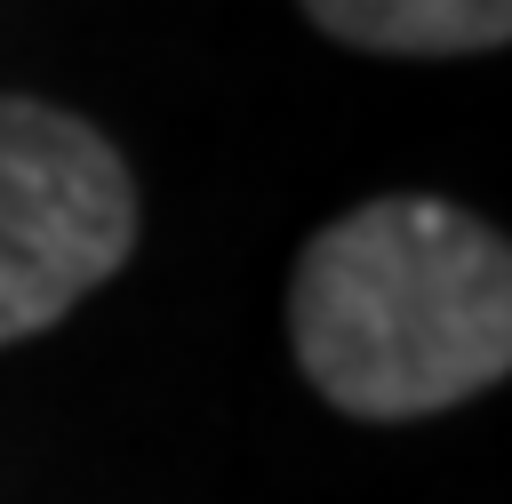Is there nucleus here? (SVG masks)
I'll list each match as a JSON object with an SVG mask.
<instances>
[{"instance_id": "f257e3e1", "label": "nucleus", "mask_w": 512, "mask_h": 504, "mask_svg": "<svg viewBox=\"0 0 512 504\" xmlns=\"http://www.w3.org/2000/svg\"><path fill=\"white\" fill-rule=\"evenodd\" d=\"M288 352L360 424L440 416L512 368V248L456 200L392 192L320 224L288 272Z\"/></svg>"}, {"instance_id": "f03ea898", "label": "nucleus", "mask_w": 512, "mask_h": 504, "mask_svg": "<svg viewBox=\"0 0 512 504\" xmlns=\"http://www.w3.org/2000/svg\"><path fill=\"white\" fill-rule=\"evenodd\" d=\"M136 248V176L112 136L40 96H0V344L56 328Z\"/></svg>"}, {"instance_id": "7ed1b4c3", "label": "nucleus", "mask_w": 512, "mask_h": 504, "mask_svg": "<svg viewBox=\"0 0 512 504\" xmlns=\"http://www.w3.org/2000/svg\"><path fill=\"white\" fill-rule=\"evenodd\" d=\"M304 16L368 56H488L512 40V0H304Z\"/></svg>"}]
</instances>
